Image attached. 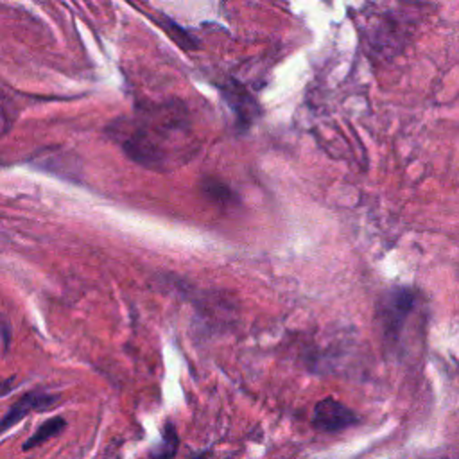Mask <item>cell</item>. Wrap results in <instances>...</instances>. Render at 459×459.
Segmentation results:
<instances>
[{
	"label": "cell",
	"mask_w": 459,
	"mask_h": 459,
	"mask_svg": "<svg viewBox=\"0 0 459 459\" xmlns=\"http://www.w3.org/2000/svg\"><path fill=\"white\" fill-rule=\"evenodd\" d=\"M108 133L129 160L163 170L188 154L190 118L181 102L142 106L131 117L113 120Z\"/></svg>",
	"instance_id": "1"
},
{
	"label": "cell",
	"mask_w": 459,
	"mask_h": 459,
	"mask_svg": "<svg viewBox=\"0 0 459 459\" xmlns=\"http://www.w3.org/2000/svg\"><path fill=\"white\" fill-rule=\"evenodd\" d=\"M418 290L407 285L387 289L377 307L380 330L389 344H396L403 333L405 323L418 305Z\"/></svg>",
	"instance_id": "2"
},
{
	"label": "cell",
	"mask_w": 459,
	"mask_h": 459,
	"mask_svg": "<svg viewBox=\"0 0 459 459\" xmlns=\"http://www.w3.org/2000/svg\"><path fill=\"white\" fill-rule=\"evenodd\" d=\"M359 423V416L335 398H323L312 412V425L319 432H339Z\"/></svg>",
	"instance_id": "3"
},
{
	"label": "cell",
	"mask_w": 459,
	"mask_h": 459,
	"mask_svg": "<svg viewBox=\"0 0 459 459\" xmlns=\"http://www.w3.org/2000/svg\"><path fill=\"white\" fill-rule=\"evenodd\" d=\"M219 91L226 100L228 108L231 109V113L235 115V126L240 131H246L260 115V106L256 104V100L247 93V90L240 82L233 79L221 84Z\"/></svg>",
	"instance_id": "4"
},
{
	"label": "cell",
	"mask_w": 459,
	"mask_h": 459,
	"mask_svg": "<svg viewBox=\"0 0 459 459\" xmlns=\"http://www.w3.org/2000/svg\"><path fill=\"white\" fill-rule=\"evenodd\" d=\"M59 402V396L45 393V391H29L22 394L5 412L2 418V430H7L9 427L16 425L20 420H23L29 412L34 411H48Z\"/></svg>",
	"instance_id": "5"
},
{
	"label": "cell",
	"mask_w": 459,
	"mask_h": 459,
	"mask_svg": "<svg viewBox=\"0 0 459 459\" xmlns=\"http://www.w3.org/2000/svg\"><path fill=\"white\" fill-rule=\"evenodd\" d=\"M178 445H179V439H178V432H176V427L167 421L163 430H161V441L151 448V459H172L178 452Z\"/></svg>",
	"instance_id": "6"
},
{
	"label": "cell",
	"mask_w": 459,
	"mask_h": 459,
	"mask_svg": "<svg viewBox=\"0 0 459 459\" xmlns=\"http://www.w3.org/2000/svg\"><path fill=\"white\" fill-rule=\"evenodd\" d=\"M65 427H66V421H65V418H61V416H56V418L47 420V421H45L43 425H39V427L36 429V432H34V434L25 441L23 450L34 448V446H38V445H41V443L48 441L50 437H54V436H57V434H61Z\"/></svg>",
	"instance_id": "7"
},
{
	"label": "cell",
	"mask_w": 459,
	"mask_h": 459,
	"mask_svg": "<svg viewBox=\"0 0 459 459\" xmlns=\"http://www.w3.org/2000/svg\"><path fill=\"white\" fill-rule=\"evenodd\" d=\"M203 190L210 199H215L217 203H231L233 201V192L222 185L217 179H204L203 181Z\"/></svg>",
	"instance_id": "8"
},
{
	"label": "cell",
	"mask_w": 459,
	"mask_h": 459,
	"mask_svg": "<svg viewBox=\"0 0 459 459\" xmlns=\"http://www.w3.org/2000/svg\"><path fill=\"white\" fill-rule=\"evenodd\" d=\"M2 342H4V351H5L7 346H9V325H7L5 317H4V323H2Z\"/></svg>",
	"instance_id": "9"
},
{
	"label": "cell",
	"mask_w": 459,
	"mask_h": 459,
	"mask_svg": "<svg viewBox=\"0 0 459 459\" xmlns=\"http://www.w3.org/2000/svg\"><path fill=\"white\" fill-rule=\"evenodd\" d=\"M204 457H206V452H204V454H199V455H195L194 459H204Z\"/></svg>",
	"instance_id": "10"
}]
</instances>
